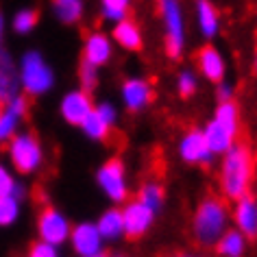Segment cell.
Here are the masks:
<instances>
[{"label":"cell","instance_id":"d4e9b609","mask_svg":"<svg viewBox=\"0 0 257 257\" xmlns=\"http://www.w3.org/2000/svg\"><path fill=\"white\" fill-rule=\"evenodd\" d=\"M128 7L131 0H100V18L105 22H120L128 18Z\"/></svg>","mask_w":257,"mask_h":257},{"label":"cell","instance_id":"6da1fadb","mask_svg":"<svg viewBox=\"0 0 257 257\" xmlns=\"http://www.w3.org/2000/svg\"><path fill=\"white\" fill-rule=\"evenodd\" d=\"M253 181V155L244 144H231L222 153L220 164V190L224 198L235 201L248 194Z\"/></svg>","mask_w":257,"mask_h":257},{"label":"cell","instance_id":"30bf717a","mask_svg":"<svg viewBox=\"0 0 257 257\" xmlns=\"http://www.w3.org/2000/svg\"><path fill=\"white\" fill-rule=\"evenodd\" d=\"M70 220L55 207H46L37 218V235L55 246H63L70 237Z\"/></svg>","mask_w":257,"mask_h":257},{"label":"cell","instance_id":"9a60e30c","mask_svg":"<svg viewBox=\"0 0 257 257\" xmlns=\"http://www.w3.org/2000/svg\"><path fill=\"white\" fill-rule=\"evenodd\" d=\"M113 57V40L111 35L102 33V31H94V33H89L85 37V42H83V61H89L94 63V66H107L109 61H111Z\"/></svg>","mask_w":257,"mask_h":257},{"label":"cell","instance_id":"52a82bcc","mask_svg":"<svg viewBox=\"0 0 257 257\" xmlns=\"http://www.w3.org/2000/svg\"><path fill=\"white\" fill-rule=\"evenodd\" d=\"M96 183L100 192L111 203H126L128 198V181H126V168L120 157H111L96 170Z\"/></svg>","mask_w":257,"mask_h":257},{"label":"cell","instance_id":"3957f363","mask_svg":"<svg viewBox=\"0 0 257 257\" xmlns=\"http://www.w3.org/2000/svg\"><path fill=\"white\" fill-rule=\"evenodd\" d=\"M237 131H240V113L233 100H218V107L211 120L205 124L203 136L207 140L214 155H222L231 144H235Z\"/></svg>","mask_w":257,"mask_h":257},{"label":"cell","instance_id":"4dcf8cb0","mask_svg":"<svg viewBox=\"0 0 257 257\" xmlns=\"http://www.w3.org/2000/svg\"><path fill=\"white\" fill-rule=\"evenodd\" d=\"M22 188H20V183H18V179L16 175L11 172L5 164H0V196H5V194H16V196H20L22 198Z\"/></svg>","mask_w":257,"mask_h":257},{"label":"cell","instance_id":"ffe728a7","mask_svg":"<svg viewBox=\"0 0 257 257\" xmlns=\"http://www.w3.org/2000/svg\"><path fill=\"white\" fill-rule=\"evenodd\" d=\"M111 40L118 44L120 48L128 50V53H136V50H140V48H142V44H144L140 24L133 22V20H128V18H124V20H120V22L113 24Z\"/></svg>","mask_w":257,"mask_h":257},{"label":"cell","instance_id":"e575fe53","mask_svg":"<svg viewBox=\"0 0 257 257\" xmlns=\"http://www.w3.org/2000/svg\"><path fill=\"white\" fill-rule=\"evenodd\" d=\"M3 37H5V18L0 14V48H3Z\"/></svg>","mask_w":257,"mask_h":257},{"label":"cell","instance_id":"7c38bea8","mask_svg":"<svg viewBox=\"0 0 257 257\" xmlns=\"http://www.w3.org/2000/svg\"><path fill=\"white\" fill-rule=\"evenodd\" d=\"M27 111H29V100L24 92L16 94L7 102H0V142H9L16 136Z\"/></svg>","mask_w":257,"mask_h":257},{"label":"cell","instance_id":"8fae6325","mask_svg":"<svg viewBox=\"0 0 257 257\" xmlns=\"http://www.w3.org/2000/svg\"><path fill=\"white\" fill-rule=\"evenodd\" d=\"M155 211L140 201V198H133V201H126V205L122 207V220H124V237H131V240H138L142 237L146 231L151 229L153 220H155Z\"/></svg>","mask_w":257,"mask_h":257},{"label":"cell","instance_id":"f546056e","mask_svg":"<svg viewBox=\"0 0 257 257\" xmlns=\"http://www.w3.org/2000/svg\"><path fill=\"white\" fill-rule=\"evenodd\" d=\"M79 83L85 92L92 94L96 87H98V66L89 61H83L81 59V66H79Z\"/></svg>","mask_w":257,"mask_h":257},{"label":"cell","instance_id":"ac0fdd59","mask_svg":"<svg viewBox=\"0 0 257 257\" xmlns=\"http://www.w3.org/2000/svg\"><path fill=\"white\" fill-rule=\"evenodd\" d=\"M20 79H18V66L7 50L0 48V102L11 100L20 94Z\"/></svg>","mask_w":257,"mask_h":257},{"label":"cell","instance_id":"ba28073f","mask_svg":"<svg viewBox=\"0 0 257 257\" xmlns=\"http://www.w3.org/2000/svg\"><path fill=\"white\" fill-rule=\"evenodd\" d=\"M70 246L81 257H100L107 250V240L100 235L96 222H81L70 229Z\"/></svg>","mask_w":257,"mask_h":257},{"label":"cell","instance_id":"cb8c5ba5","mask_svg":"<svg viewBox=\"0 0 257 257\" xmlns=\"http://www.w3.org/2000/svg\"><path fill=\"white\" fill-rule=\"evenodd\" d=\"M79 128L83 131V136L89 138V140H94V142H102V140H107L109 131H111V126H109L107 122L94 111V109L87 113V118L79 124Z\"/></svg>","mask_w":257,"mask_h":257},{"label":"cell","instance_id":"8992f818","mask_svg":"<svg viewBox=\"0 0 257 257\" xmlns=\"http://www.w3.org/2000/svg\"><path fill=\"white\" fill-rule=\"evenodd\" d=\"M9 162L20 175H35L44 166V149L33 133H16L9 140Z\"/></svg>","mask_w":257,"mask_h":257},{"label":"cell","instance_id":"83f0119b","mask_svg":"<svg viewBox=\"0 0 257 257\" xmlns=\"http://www.w3.org/2000/svg\"><path fill=\"white\" fill-rule=\"evenodd\" d=\"M37 27V11L33 9H20L11 20V29L18 35H29L33 33V29Z\"/></svg>","mask_w":257,"mask_h":257},{"label":"cell","instance_id":"5bb4252c","mask_svg":"<svg viewBox=\"0 0 257 257\" xmlns=\"http://www.w3.org/2000/svg\"><path fill=\"white\" fill-rule=\"evenodd\" d=\"M92 109H94V100H92V96H89V92H85L83 87L68 92L59 102L61 118L72 126H79L81 122L87 118V113L92 111Z\"/></svg>","mask_w":257,"mask_h":257},{"label":"cell","instance_id":"603a6c76","mask_svg":"<svg viewBox=\"0 0 257 257\" xmlns=\"http://www.w3.org/2000/svg\"><path fill=\"white\" fill-rule=\"evenodd\" d=\"M53 14L61 24H76L85 14V0H53Z\"/></svg>","mask_w":257,"mask_h":257},{"label":"cell","instance_id":"484cf974","mask_svg":"<svg viewBox=\"0 0 257 257\" xmlns=\"http://www.w3.org/2000/svg\"><path fill=\"white\" fill-rule=\"evenodd\" d=\"M138 198L146 205V207H151L157 214V211L164 207V188L157 181H149V183H144L142 188H140Z\"/></svg>","mask_w":257,"mask_h":257},{"label":"cell","instance_id":"4fadbf2b","mask_svg":"<svg viewBox=\"0 0 257 257\" xmlns=\"http://www.w3.org/2000/svg\"><path fill=\"white\" fill-rule=\"evenodd\" d=\"M120 96H122V105H124L126 111L138 113L146 109L153 100V85L149 79H142V76H131L122 83L120 87Z\"/></svg>","mask_w":257,"mask_h":257},{"label":"cell","instance_id":"d590c367","mask_svg":"<svg viewBox=\"0 0 257 257\" xmlns=\"http://www.w3.org/2000/svg\"><path fill=\"white\" fill-rule=\"evenodd\" d=\"M255 70H257V50H255Z\"/></svg>","mask_w":257,"mask_h":257},{"label":"cell","instance_id":"d6a6232c","mask_svg":"<svg viewBox=\"0 0 257 257\" xmlns=\"http://www.w3.org/2000/svg\"><path fill=\"white\" fill-rule=\"evenodd\" d=\"M94 111L98 113L109 126H115V122H118V109H115L109 100H105V102L100 100L98 105H94Z\"/></svg>","mask_w":257,"mask_h":257},{"label":"cell","instance_id":"7402d4cb","mask_svg":"<svg viewBox=\"0 0 257 257\" xmlns=\"http://www.w3.org/2000/svg\"><path fill=\"white\" fill-rule=\"evenodd\" d=\"M96 227H98L100 235L105 237L107 242H118L120 237H124V220H122V209H118V207L107 209L105 214L98 218Z\"/></svg>","mask_w":257,"mask_h":257},{"label":"cell","instance_id":"44dd1931","mask_svg":"<svg viewBox=\"0 0 257 257\" xmlns=\"http://www.w3.org/2000/svg\"><path fill=\"white\" fill-rule=\"evenodd\" d=\"M246 244H248V237L242 233L240 229H227L224 233L218 237V242L214 244L218 255H224V257H240L246 253Z\"/></svg>","mask_w":257,"mask_h":257},{"label":"cell","instance_id":"1f68e13d","mask_svg":"<svg viewBox=\"0 0 257 257\" xmlns=\"http://www.w3.org/2000/svg\"><path fill=\"white\" fill-rule=\"evenodd\" d=\"M31 257H57L59 255V246H55V244H50L46 240H37L33 246L29 250Z\"/></svg>","mask_w":257,"mask_h":257},{"label":"cell","instance_id":"277c9868","mask_svg":"<svg viewBox=\"0 0 257 257\" xmlns=\"http://www.w3.org/2000/svg\"><path fill=\"white\" fill-rule=\"evenodd\" d=\"M20 89L27 96H44L55 87V72L40 50H27L18 61Z\"/></svg>","mask_w":257,"mask_h":257},{"label":"cell","instance_id":"836d02e7","mask_svg":"<svg viewBox=\"0 0 257 257\" xmlns=\"http://www.w3.org/2000/svg\"><path fill=\"white\" fill-rule=\"evenodd\" d=\"M216 85H218V89H216L218 100H231V98H233V87H231L224 79L220 83H216Z\"/></svg>","mask_w":257,"mask_h":257},{"label":"cell","instance_id":"5b68a950","mask_svg":"<svg viewBox=\"0 0 257 257\" xmlns=\"http://www.w3.org/2000/svg\"><path fill=\"white\" fill-rule=\"evenodd\" d=\"M164 27V48L170 59H179L185 50V11L181 0H157Z\"/></svg>","mask_w":257,"mask_h":257},{"label":"cell","instance_id":"2e32d148","mask_svg":"<svg viewBox=\"0 0 257 257\" xmlns=\"http://www.w3.org/2000/svg\"><path fill=\"white\" fill-rule=\"evenodd\" d=\"M196 68L203 79H207L209 83H220L227 76V61L220 55V50L209 44L196 53Z\"/></svg>","mask_w":257,"mask_h":257},{"label":"cell","instance_id":"f1b7e54d","mask_svg":"<svg viewBox=\"0 0 257 257\" xmlns=\"http://www.w3.org/2000/svg\"><path fill=\"white\" fill-rule=\"evenodd\" d=\"M177 92L181 98H190V96H194L198 92V76L194 70L185 68L177 74Z\"/></svg>","mask_w":257,"mask_h":257},{"label":"cell","instance_id":"4316f807","mask_svg":"<svg viewBox=\"0 0 257 257\" xmlns=\"http://www.w3.org/2000/svg\"><path fill=\"white\" fill-rule=\"evenodd\" d=\"M20 216V196L5 194L0 196V227H9Z\"/></svg>","mask_w":257,"mask_h":257},{"label":"cell","instance_id":"d6986e66","mask_svg":"<svg viewBox=\"0 0 257 257\" xmlns=\"http://www.w3.org/2000/svg\"><path fill=\"white\" fill-rule=\"evenodd\" d=\"M194 16H196V27L205 40H214L220 33V14H218V9L214 7L211 0H196Z\"/></svg>","mask_w":257,"mask_h":257},{"label":"cell","instance_id":"e0dca14e","mask_svg":"<svg viewBox=\"0 0 257 257\" xmlns=\"http://www.w3.org/2000/svg\"><path fill=\"white\" fill-rule=\"evenodd\" d=\"M233 222L248 240L257 237V201L253 196L244 194L233 201Z\"/></svg>","mask_w":257,"mask_h":257},{"label":"cell","instance_id":"9c48e42d","mask_svg":"<svg viewBox=\"0 0 257 257\" xmlns=\"http://www.w3.org/2000/svg\"><path fill=\"white\" fill-rule=\"evenodd\" d=\"M177 151H179V157L190 166H209L216 157L214 151L209 149V144H207V140H205L201 128H190V131H185L181 140H179Z\"/></svg>","mask_w":257,"mask_h":257},{"label":"cell","instance_id":"7a4b0ae2","mask_svg":"<svg viewBox=\"0 0 257 257\" xmlns=\"http://www.w3.org/2000/svg\"><path fill=\"white\" fill-rule=\"evenodd\" d=\"M229 224H231V214L224 201L218 196H207L203 198L194 211L192 235H194L198 246L211 248L218 242V237L229 229Z\"/></svg>","mask_w":257,"mask_h":257}]
</instances>
